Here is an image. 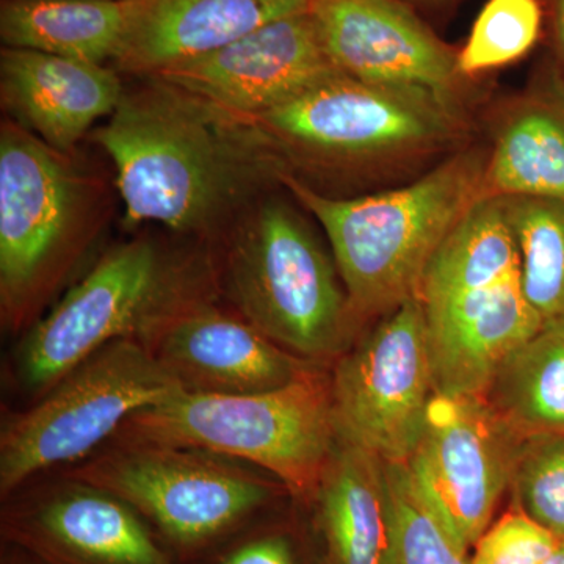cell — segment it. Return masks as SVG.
<instances>
[{
	"mask_svg": "<svg viewBox=\"0 0 564 564\" xmlns=\"http://www.w3.org/2000/svg\"><path fill=\"white\" fill-rule=\"evenodd\" d=\"M109 215V191L74 155L17 122L0 126V317L25 333L87 256Z\"/></svg>",
	"mask_w": 564,
	"mask_h": 564,
	"instance_id": "cell-3",
	"label": "cell"
},
{
	"mask_svg": "<svg viewBox=\"0 0 564 564\" xmlns=\"http://www.w3.org/2000/svg\"><path fill=\"white\" fill-rule=\"evenodd\" d=\"M245 463L199 448L115 444L70 469L150 519L173 543L199 545L270 502L274 484Z\"/></svg>",
	"mask_w": 564,
	"mask_h": 564,
	"instance_id": "cell-9",
	"label": "cell"
},
{
	"mask_svg": "<svg viewBox=\"0 0 564 564\" xmlns=\"http://www.w3.org/2000/svg\"><path fill=\"white\" fill-rule=\"evenodd\" d=\"M510 488L516 507L564 540V434L522 441Z\"/></svg>",
	"mask_w": 564,
	"mask_h": 564,
	"instance_id": "cell-27",
	"label": "cell"
},
{
	"mask_svg": "<svg viewBox=\"0 0 564 564\" xmlns=\"http://www.w3.org/2000/svg\"><path fill=\"white\" fill-rule=\"evenodd\" d=\"M543 564H564V540L558 544V547L547 556Z\"/></svg>",
	"mask_w": 564,
	"mask_h": 564,
	"instance_id": "cell-32",
	"label": "cell"
},
{
	"mask_svg": "<svg viewBox=\"0 0 564 564\" xmlns=\"http://www.w3.org/2000/svg\"><path fill=\"white\" fill-rule=\"evenodd\" d=\"M488 151L466 148L403 187L339 198L288 173L281 185L328 240L358 322L417 296L441 245L481 199Z\"/></svg>",
	"mask_w": 564,
	"mask_h": 564,
	"instance_id": "cell-2",
	"label": "cell"
},
{
	"mask_svg": "<svg viewBox=\"0 0 564 564\" xmlns=\"http://www.w3.org/2000/svg\"><path fill=\"white\" fill-rule=\"evenodd\" d=\"M220 564H300L295 549L284 534H265L248 541Z\"/></svg>",
	"mask_w": 564,
	"mask_h": 564,
	"instance_id": "cell-29",
	"label": "cell"
},
{
	"mask_svg": "<svg viewBox=\"0 0 564 564\" xmlns=\"http://www.w3.org/2000/svg\"><path fill=\"white\" fill-rule=\"evenodd\" d=\"M543 84L513 99L494 122L481 198L564 202V84L555 66Z\"/></svg>",
	"mask_w": 564,
	"mask_h": 564,
	"instance_id": "cell-19",
	"label": "cell"
},
{
	"mask_svg": "<svg viewBox=\"0 0 564 564\" xmlns=\"http://www.w3.org/2000/svg\"><path fill=\"white\" fill-rule=\"evenodd\" d=\"M545 18L551 22L555 69L564 84V0H543Z\"/></svg>",
	"mask_w": 564,
	"mask_h": 564,
	"instance_id": "cell-30",
	"label": "cell"
},
{
	"mask_svg": "<svg viewBox=\"0 0 564 564\" xmlns=\"http://www.w3.org/2000/svg\"><path fill=\"white\" fill-rule=\"evenodd\" d=\"M414 10H445L455 6L458 0H402Z\"/></svg>",
	"mask_w": 564,
	"mask_h": 564,
	"instance_id": "cell-31",
	"label": "cell"
},
{
	"mask_svg": "<svg viewBox=\"0 0 564 564\" xmlns=\"http://www.w3.org/2000/svg\"><path fill=\"white\" fill-rule=\"evenodd\" d=\"M522 441L484 397L434 392L406 467L423 502L463 551L480 540L511 486Z\"/></svg>",
	"mask_w": 564,
	"mask_h": 564,
	"instance_id": "cell-11",
	"label": "cell"
},
{
	"mask_svg": "<svg viewBox=\"0 0 564 564\" xmlns=\"http://www.w3.org/2000/svg\"><path fill=\"white\" fill-rule=\"evenodd\" d=\"M218 293L185 304L143 340L185 392L247 395L291 384L315 364L304 361L218 306Z\"/></svg>",
	"mask_w": 564,
	"mask_h": 564,
	"instance_id": "cell-14",
	"label": "cell"
},
{
	"mask_svg": "<svg viewBox=\"0 0 564 564\" xmlns=\"http://www.w3.org/2000/svg\"><path fill=\"white\" fill-rule=\"evenodd\" d=\"M521 274L503 198H481L448 234L423 274L417 296L436 302Z\"/></svg>",
	"mask_w": 564,
	"mask_h": 564,
	"instance_id": "cell-23",
	"label": "cell"
},
{
	"mask_svg": "<svg viewBox=\"0 0 564 564\" xmlns=\"http://www.w3.org/2000/svg\"><path fill=\"white\" fill-rule=\"evenodd\" d=\"M503 203L527 300L544 323H564V202L514 196Z\"/></svg>",
	"mask_w": 564,
	"mask_h": 564,
	"instance_id": "cell-24",
	"label": "cell"
},
{
	"mask_svg": "<svg viewBox=\"0 0 564 564\" xmlns=\"http://www.w3.org/2000/svg\"><path fill=\"white\" fill-rule=\"evenodd\" d=\"M113 440L228 456L272 474L295 496L313 499L337 444L332 381L314 366L269 392L182 391L133 413Z\"/></svg>",
	"mask_w": 564,
	"mask_h": 564,
	"instance_id": "cell-7",
	"label": "cell"
},
{
	"mask_svg": "<svg viewBox=\"0 0 564 564\" xmlns=\"http://www.w3.org/2000/svg\"><path fill=\"white\" fill-rule=\"evenodd\" d=\"M3 530L43 564H173L132 507L76 478L11 503Z\"/></svg>",
	"mask_w": 564,
	"mask_h": 564,
	"instance_id": "cell-15",
	"label": "cell"
},
{
	"mask_svg": "<svg viewBox=\"0 0 564 564\" xmlns=\"http://www.w3.org/2000/svg\"><path fill=\"white\" fill-rule=\"evenodd\" d=\"M334 74L339 70L323 50L307 9L155 77L254 120Z\"/></svg>",
	"mask_w": 564,
	"mask_h": 564,
	"instance_id": "cell-13",
	"label": "cell"
},
{
	"mask_svg": "<svg viewBox=\"0 0 564 564\" xmlns=\"http://www.w3.org/2000/svg\"><path fill=\"white\" fill-rule=\"evenodd\" d=\"M90 135L113 163L129 229L220 240L291 173L250 118L155 76L124 88Z\"/></svg>",
	"mask_w": 564,
	"mask_h": 564,
	"instance_id": "cell-1",
	"label": "cell"
},
{
	"mask_svg": "<svg viewBox=\"0 0 564 564\" xmlns=\"http://www.w3.org/2000/svg\"><path fill=\"white\" fill-rule=\"evenodd\" d=\"M252 121L292 174L318 181L429 158L469 129L454 96L340 73Z\"/></svg>",
	"mask_w": 564,
	"mask_h": 564,
	"instance_id": "cell-6",
	"label": "cell"
},
{
	"mask_svg": "<svg viewBox=\"0 0 564 564\" xmlns=\"http://www.w3.org/2000/svg\"><path fill=\"white\" fill-rule=\"evenodd\" d=\"M214 293L217 269L207 251H176L152 237L115 245L24 333L18 383L35 402L106 345L143 340L185 304Z\"/></svg>",
	"mask_w": 564,
	"mask_h": 564,
	"instance_id": "cell-5",
	"label": "cell"
},
{
	"mask_svg": "<svg viewBox=\"0 0 564 564\" xmlns=\"http://www.w3.org/2000/svg\"><path fill=\"white\" fill-rule=\"evenodd\" d=\"M562 543L519 507L486 529L474 545L470 564H543Z\"/></svg>",
	"mask_w": 564,
	"mask_h": 564,
	"instance_id": "cell-28",
	"label": "cell"
},
{
	"mask_svg": "<svg viewBox=\"0 0 564 564\" xmlns=\"http://www.w3.org/2000/svg\"><path fill=\"white\" fill-rule=\"evenodd\" d=\"M218 293L259 332L304 361H336L358 318L333 254L292 203L274 192L221 237Z\"/></svg>",
	"mask_w": 564,
	"mask_h": 564,
	"instance_id": "cell-4",
	"label": "cell"
},
{
	"mask_svg": "<svg viewBox=\"0 0 564 564\" xmlns=\"http://www.w3.org/2000/svg\"><path fill=\"white\" fill-rule=\"evenodd\" d=\"M543 0H488L458 50L464 79L521 61L543 33Z\"/></svg>",
	"mask_w": 564,
	"mask_h": 564,
	"instance_id": "cell-26",
	"label": "cell"
},
{
	"mask_svg": "<svg viewBox=\"0 0 564 564\" xmlns=\"http://www.w3.org/2000/svg\"><path fill=\"white\" fill-rule=\"evenodd\" d=\"M323 50L339 73L367 84L429 88L462 99L458 50L402 0H313Z\"/></svg>",
	"mask_w": 564,
	"mask_h": 564,
	"instance_id": "cell-12",
	"label": "cell"
},
{
	"mask_svg": "<svg viewBox=\"0 0 564 564\" xmlns=\"http://www.w3.org/2000/svg\"><path fill=\"white\" fill-rule=\"evenodd\" d=\"M313 0H135L113 68L150 77L209 54L270 22L302 13Z\"/></svg>",
	"mask_w": 564,
	"mask_h": 564,
	"instance_id": "cell-18",
	"label": "cell"
},
{
	"mask_svg": "<svg viewBox=\"0 0 564 564\" xmlns=\"http://www.w3.org/2000/svg\"><path fill=\"white\" fill-rule=\"evenodd\" d=\"M124 88L120 73L107 65L17 47L0 51L7 118L65 154H76L96 122L117 110Z\"/></svg>",
	"mask_w": 564,
	"mask_h": 564,
	"instance_id": "cell-17",
	"label": "cell"
},
{
	"mask_svg": "<svg viewBox=\"0 0 564 564\" xmlns=\"http://www.w3.org/2000/svg\"><path fill=\"white\" fill-rule=\"evenodd\" d=\"M422 304L434 391L444 395L484 397L511 352L544 325L521 274Z\"/></svg>",
	"mask_w": 564,
	"mask_h": 564,
	"instance_id": "cell-16",
	"label": "cell"
},
{
	"mask_svg": "<svg viewBox=\"0 0 564 564\" xmlns=\"http://www.w3.org/2000/svg\"><path fill=\"white\" fill-rule=\"evenodd\" d=\"M484 399L519 440L564 434V323H544L511 352Z\"/></svg>",
	"mask_w": 564,
	"mask_h": 564,
	"instance_id": "cell-22",
	"label": "cell"
},
{
	"mask_svg": "<svg viewBox=\"0 0 564 564\" xmlns=\"http://www.w3.org/2000/svg\"><path fill=\"white\" fill-rule=\"evenodd\" d=\"M135 0H2L3 47L106 65L120 52Z\"/></svg>",
	"mask_w": 564,
	"mask_h": 564,
	"instance_id": "cell-21",
	"label": "cell"
},
{
	"mask_svg": "<svg viewBox=\"0 0 564 564\" xmlns=\"http://www.w3.org/2000/svg\"><path fill=\"white\" fill-rule=\"evenodd\" d=\"M337 437L384 463H406L421 440L434 395L425 307L419 296L380 317L334 361Z\"/></svg>",
	"mask_w": 564,
	"mask_h": 564,
	"instance_id": "cell-10",
	"label": "cell"
},
{
	"mask_svg": "<svg viewBox=\"0 0 564 564\" xmlns=\"http://www.w3.org/2000/svg\"><path fill=\"white\" fill-rule=\"evenodd\" d=\"M184 391L137 339L115 340L85 359L0 433L3 499L55 467L85 462L137 411Z\"/></svg>",
	"mask_w": 564,
	"mask_h": 564,
	"instance_id": "cell-8",
	"label": "cell"
},
{
	"mask_svg": "<svg viewBox=\"0 0 564 564\" xmlns=\"http://www.w3.org/2000/svg\"><path fill=\"white\" fill-rule=\"evenodd\" d=\"M313 500L322 564H383L388 516L378 456L337 437Z\"/></svg>",
	"mask_w": 564,
	"mask_h": 564,
	"instance_id": "cell-20",
	"label": "cell"
},
{
	"mask_svg": "<svg viewBox=\"0 0 564 564\" xmlns=\"http://www.w3.org/2000/svg\"><path fill=\"white\" fill-rule=\"evenodd\" d=\"M388 544L383 564H470L417 492L404 463L383 462Z\"/></svg>",
	"mask_w": 564,
	"mask_h": 564,
	"instance_id": "cell-25",
	"label": "cell"
}]
</instances>
